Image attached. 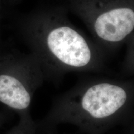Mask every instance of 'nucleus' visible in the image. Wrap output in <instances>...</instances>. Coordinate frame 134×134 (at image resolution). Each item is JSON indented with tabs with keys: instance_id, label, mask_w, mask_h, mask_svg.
I'll return each instance as SVG.
<instances>
[{
	"instance_id": "4",
	"label": "nucleus",
	"mask_w": 134,
	"mask_h": 134,
	"mask_svg": "<svg viewBox=\"0 0 134 134\" xmlns=\"http://www.w3.org/2000/svg\"><path fill=\"white\" fill-rule=\"evenodd\" d=\"M0 101L18 110H26L31 101L30 91L17 78L0 75Z\"/></svg>"
},
{
	"instance_id": "3",
	"label": "nucleus",
	"mask_w": 134,
	"mask_h": 134,
	"mask_svg": "<svg viewBox=\"0 0 134 134\" xmlns=\"http://www.w3.org/2000/svg\"><path fill=\"white\" fill-rule=\"evenodd\" d=\"M97 36L108 42H118L134 29V11L129 8H116L103 12L94 24Z\"/></svg>"
},
{
	"instance_id": "1",
	"label": "nucleus",
	"mask_w": 134,
	"mask_h": 134,
	"mask_svg": "<svg viewBox=\"0 0 134 134\" xmlns=\"http://www.w3.org/2000/svg\"><path fill=\"white\" fill-rule=\"evenodd\" d=\"M129 100L128 88L115 81L83 83L60 96L51 119L74 125L87 134H103L117 125Z\"/></svg>"
},
{
	"instance_id": "2",
	"label": "nucleus",
	"mask_w": 134,
	"mask_h": 134,
	"mask_svg": "<svg viewBox=\"0 0 134 134\" xmlns=\"http://www.w3.org/2000/svg\"><path fill=\"white\" fill-rule=\"evenodd\" d=\"M52 55L65 70H82L95 66L96 59L83 37L72 28L61 26L48 34L47 40Z\"/></svg>"
}]
</instances>
